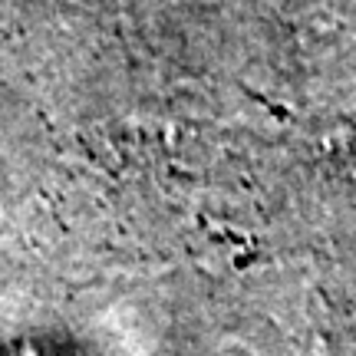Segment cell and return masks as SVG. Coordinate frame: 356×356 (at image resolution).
I'll use <instances>...</instances> for the list:
<instances>
[{
  "label": "cell",
  "instance_id": "6da1fadb",
  "mask_svg": "<svg viewBox=\"0 0 356 356\" xmlns=\"http://www.w3.org/2000/svg\"><path fill=\"white\" fill-rule=\"evenodd\" d=\"M244 92H248L251 99H257V102H261V106H264L267 113H274V115H277V119H291V113H287V109H280V106H274V102H270V99H264V96H261L257 89H244Z\"/></svg>",
  "mask_w": 356,
  "mask_h": 356
}]
</instances>
